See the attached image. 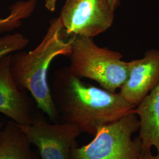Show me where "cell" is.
Wrapping results in <instances>:
<instances>
[{
  "mask_svg": "<svg viewBox=\"0 0 159 159\" xmlns=\"http://www.w3.org/2000/svg\"><path fill=\"white\" fill-rule=\"evenodd\" d=\"M50 90L59 122L74 125L81 133L94 136L100 127L119 120L135 108L119 93L85 83L68 67L55 72Z\"/></svg>",
  "mask_w": 159,
  "mask_h": 159,
  "instance_id": "1",
  "label": "cell"
},
{
  "mask_svg": "<svg viewBox=\"0 0 159 159\" xmlns=\"http://www.w3.org/2000/svg\"><path fill=\"white\" fill-rule=\"evenodd\" d=\"M72 41L73 35L66 33L59 17L54 18L50 21L46 34L34 49L29 52L17 51L10 57V70L17 85L30 92L39 109L54 123L59 122V119L47 74L55 58L70 56Z\"/></svg>",
  "mask_w": 159,
  "mask_h": 159,
  "instance_id": "2",
  "label": "cell"
},
{
  "mask_svg": "<svg viewBox=\"0 0 159 159\" xmlns=\"http://www.w3.org/2000/svg\"><path fill=\"white\" fill-rule=\"evenodd\" d=\"M68 67L80 78L97 82L110 92L125 83L128 75V63L118 51L97 46L93 38L73 35L72 51Z\"/></svg>",
  "mask_w": 159,
  "mask_h": 159,
  "instance_id": "3",
  "label": "cell"
},
{
  "mask_svg": "<svg viewBox=\"0 0 159 159\" xmlns=\"http://www.w3.org/2000/svg\"><path fill=\"white\" fill-rule=\"evenodd\" d=\"M139 129V117L133 111L100 127L91 142L71 149L69 159H137L142 152V142L139 137L132 136Z\"/></svg>",
  "mask_w": 159,
  "mask_h": 159,
  "instance_id": "4",
  "label": "cell"
},
{
  "mask_svg": "<svg viewBox=\"0 0 159 159\" xmlns=\"http://www.w3.org/2000/svg\"><path fill=\"white\" fill-rule=\"evenodd\" d=\"M114 11L107 0H66L58 17L67 34L93 39L112 26Z\"/></svg>",
  "mask_w": 159,
  "mask_h": 159,
  "instance_id": "5",
  "label": "cell"
},
{
  "mask_svg": "<svg viewBox=\"0 0 159 159\" xmlns=\"http://www.w3.org/2000/svg\"><path fill=\"white\" fill-rule=\"evenodd\" d=\"M17 126L31 144L38 148L41 159H70L71 150L75 147L76 139L81 134L70 123L51 124L41 116L30 125Z\"/></svg>",
  "mask_w": 159,
  "mask_h": 159,
  "instance_id": "6",
  "label": "cell"
},
{
  "mask_svg": "<svg viewBox=\"0 0 159 159\" xmlns=\"http://www.w3.org/2000/svg\"><path fill=\"white\" fill-rule=\"evenodd\" d=\"M11 54L0 60V113L17 125H29L40 117L34 99L18 87L10 70Z\"/></svg>",
  "mask_w": 159,
  "mask_h": 159,
  "instance_id": "7",
  "label": "cell"
},
{
  "mask_svg": "<svg viewBox=\"0 0 159 159\" xmlns=\"http://www.w3.org/2000/svg\"><path fill=\"white\" fill-rule=\"evenodd\" d=\"M127 63V78L119 93L136 107L159 82V50H150L142 58Z\"/></svg>",
  "mask_w": 159,
  "mask_h": 159,
  "instance_id": "8",
  "label": "cell"
},
{
  "mask_svg": "<svg viewBox=\"0 0 159 159\" xmlns=\"http://www.w3.org/2000/svg\"><path fill=\"white\" fill-rule=\"evenodd\" d=\"M136 107L133 111L140 121L142 150L155 148L159 153V82Z\"/></svg>",
  "mask_w": 159,
  "mask_h": 159,
  "instance_id": "9",
  "label": "cell"
},
{
  "mask_svg": "<svg viewBox=\"0 0 159 159\" xmlns=\"http://www.w3.org/2000/svg\"><path fill=\"white\" fill-rule=\"evenodd\" d=\"M0 159H37L31 143L13 121L4 125L1 131Z\"/></svg>",
  "mask_w": 159,
  "mask_h": 159,
  "instance_id": "10",
  "label": "cell"
},
{
  "mask_svg": "<svg viewBox=\"0 0 159 159\" xmlns=\"http://www.w3.org/2000/svg\"><path fill=\"white\" fill-rule=\"evenodd\" d=\"M37 5V0L20 1L10 7V14L0 18V33L10 32L21 24L23 20L31 16Z\"/></svg>",
  "mask_w": 159,
  "mask_h": 159,
  "instance_id": "11",
  "label": "cell"
},
{
  "mask_svg": "<svg viewBox=\"0 0 159 159\" xmlns=\"http://www.w3.org/2000/svg\"><path fill=\"white\" fill-rule=\"evenodd\" d=\"M30 43L25 35L14 33L0 36V60L17 51H22Z\"/></svg>",
  "mask_w": 159,
  "mask_h": 159,
  "instance_id": "12",
  "label": "cell"
},
{
  "mask_svg": "<svg viewBox=\"0 0 159 159\" xmlns=\"http://www.w3.org/2000/svg\"><path fill=\"white\" fill-rule=\"evenodd\" d=\"M137 159H159V153L153 154L152 153L151 150H142L141 153Z\"/></svg>",
  "mask_w": 159,
  "mask_h": 159,
  "instance_id": "13",
  "label": "cell"
},
{
  "mask_svg": "<svg viewBox=\"0 0 159 159\" xmlns=\"http://www.w3.org/2000/svg\"><path fill=\"white\" fill-rule=\"evenodd\" d=\"M46 8L50 12L55 11L57 0H44Z\"/></svg>",
  "mask_w": 159,
  "mask_h": 159,
  "instance_id": "14",
  "label": "cell"
},
{
  "mask_svg": "<svg viewBox=\"0 0 159 159\" xmlns=\"http://www.w3.org/2000/svg\"><path fill=\"white\" fill-rule=\"evenodd\" d=\"M109 4L113 8L114 10L119 6L120 2V0H107Z\"/></svg>",
  "mask_w": 159,
  "mask_h": 159,
  "instance_id": "15",
  "label": "cell"
},
{
  "mask_svg": "<svg viewBox=\"0 0 159 159\" xmlns=\"http://www.w3.org/2000/svg\"><path fill=\"white\" fill-rule=\"evenodd\" d=\"M4 125L2 123L0 122V135H1V133L2 130V129H3Z\"/></svg>",
  "mask_w": 159,
  "mask_h": 159,
  "instance_id": "16",
  "label": "cell"
}]
</instances>
